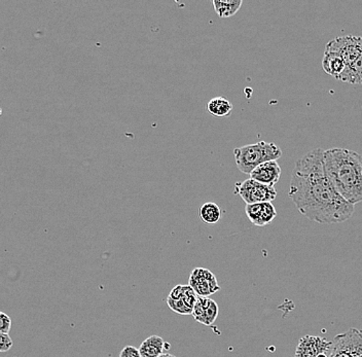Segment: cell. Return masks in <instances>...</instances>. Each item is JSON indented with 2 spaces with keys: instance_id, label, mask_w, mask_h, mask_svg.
I'll use <instances>...</instances> for the list:
<instances>
[{
  "instance_id": "1",
  "label": "cell",
  "mask_w": 362,
  "mask_h": 357,
  "mask_svg": "<svg viewBox=\"0 0 362 357\" xmlns=\"http://www.w3.org/2000/svg\"><path fill=\"white\" fill-rule=\"evenodd\" d=\"M324 152L315 149L296 161L289 196L310 221L326 225L343 223L352 217L355 207L340 195L326 175Z\"/></svg>"
},
{
  "instance_id": "2",
  "label": "cell",
  "mask_w": 362,
  "mask_h": 357,
  "mask_svg": "<svg viewBox=\"0 0 362 357\" xmlns=\"http://www.w3.org/2000/svg\"><path fill=\"white\" fill-rule=\"evenodd\" d=\"M326 175L340 195L349 203L362 202V156L347 149L326 150L324 152Z\"/></svg>"
},
{
  "instance_id": "3",
  "label": "cell",
  "mask_w": 362,
  "mask_h": 357,
  "mask_svg": "<svg viewBox=\"0 0 362 357\" xmlns=\"http://www.w3.org/2000/svg\"><path fill=\"white\" fill-rule=\"evenodd\" d=\"M234 156L238 169L242 173L250 175L259 165L280 159L282 156V151L275 143L259 141L254 145L236 147Z\"/></svg>"
},
{
  "instance_id": "4",
  "label": "cell",
  "mask_w": 362,
  "mask_h": 357,
  "mask_svg": "<svg viewBox=\"0 0 362 357\" xmlns=\"http://www.w3.org/2000/svg\"><path fill=\"white\" fill-rule=\"evenodd\" d=\"M326 354L328 357H362V330L350 328L335 336Z\"/></svg>"
},
{
  "instance_id": "5",
  "label": "cell",
  "mask_w": 362,
  "mask_h": 357,
  "mask_svg": "<svg viewBox=\"0 0 362 357\" xmlns=\"http://www.w3.org/2000/svg\"><path fill=\"white\" fill-rule=\"evenodd\" d=\"M235 194L242 198L246 205L272 202L277 197L275 187L261 184L252 178L236 184Z\"/></svg>"
},
{
  "instance_id": "6",
  "label": "cell",
  "mask_w": 362,
  "mask_h": 357,
  "mask_svg": "<svg viewBox=\"0 0 362 357\" xmlns=\"http://www.w3.org/2000/svg\"><path fill=\"white\" fill-rule=\"evenodd\" d=\"M326 52L339 54L344 59L346 67L350 66L362 53V38L361 36H341L328 41Z\"/></svg>"
},
{
  "instance_id": "7",
  "label": "cell",
  "mask_w": 362,
  "mask_h": 357,
  "mask_svg": "<svg viewBox=\"0 0 362 357\" xmlns=\"http://www.w3.org/2000/svg\"><path fill=\"white\" fill-rule=\"evenodd\" d=\"M198 295L189 285H178L172 289L167 298V304L172 311L178 314H193Z\"/></svg>"
},
{
  "instance_id": "8",
  "label": "cell",
  "mask_w": 362,
  "mask_h": 357,
  "mask_svg": "<svg viewBox=\"0 0 362 357\" xmlns=\"http://www.w3.org/2000/svg\"><path fill=\"white\" fill-rule=\"evenodd\" d=\"M189 285L198 297L208 298L219 291L217 277L212 272L204 268H196L189 276Z\"/></svg>"
},
{
  "instance_id": "9",
  "label": "cell",
  "mask_w": 362,
  "mask_h": 357,
  "mask_svg": "<svg viewBox=\"0 0 362 357\" xmlns=\"http://www.w3.org/2000/svg\"><path fill=\"white\" fill-rule=\"evenodd\" d=\"M331 346V341L318 336L303 337L298 342L294 357H318L320 354H327Z\"/></svg>"
},
{
  "instance_id": "10",
  "label": "cell",
  "mask_w": 362,
  "mask_h": 357,
  "mask_svg": "<svg viewBox=\"0 0 362 357\" xmlns=\"http://www.w3.org/2000/svg\"><path fill=\"white\" fill-rule=\"evenodd\" d=\"M245 212L252 225L257 226L270 225L277 217V211L272 202L248 204L245 207Z\"/></svg>"
},
{
  "instance_id": "11",
  "label": "cell",
  "mask_w": 362,
  "mask_h": 357,
  "mask_svg": "<svg viewBox=\"0 0 362 357\" xmlns=\"http://www.w3.org/2000/svg\"><path fill=\"white\" fill-rule=\"evenodd\" d=\"M281 173H282V170L278 162L270 161V162L263 163L256 167L250 173V178L261 184L275 187V184H278L279 180H280Z\"/></svg>"
},
{
  "instance_id": "12",
  "label": "cell",
  "mask_w": 362,
  "mask_h": 357,
  "mask_svg": "<svg viewBox=\"0 0 362 357\" xmlns=\"http://www.w3.org/2000/svg\"><path fill=\"white\" fill-rule=\"evenodd\" d=\"M345 68H346V63L339 54L324 52V59H322V69L326 75L339 80L340 76L344 73Z\"/></svg>"
},
{
  "instance_id": "13",
  "label": "cell",
  "mask_w": 362,
  "mask_h": 357,
  "mask_svg": "<svg viewBox=\"0 0 362 357\" xmlns=\"http://www.w3.org/2000/svg\"><path fill=\"white\" fill-rule=\"evenodd\" d=\"M166 342L160 336H150L139 347L143 357H159L164 354Z\"/></svg>"
},
{
  "instance_id": "14",
  "label": "cell",
  "mask_w": 362,
  "mask_h": 357,
  "mask_svg": "<svg viewBox=\"0 0 362 357\" xmlns=\"http://www.w3.org/2000/svg\"><path fill=\"white\" fill-rule=\"evenodd\" d=\"M207 112L215 117H228L233 112V104L226 97L212 98L207 103Z\"/></svg>"
},
{
  "instance_id": "15",
  "label": "cell",
  "mask_w": 362,
  "mask_h": 357,
  "mask_svg": "<svg viewBox=\"0 0 362 357\" xmlns=\"http://www.w3.org/2000/svg\"><path fill=\"white\" fill-rule=\"evenodd\" d=\"M215 13L219 18H230L239 12L241 8L242 0H213Z\"/></svg>"
},
{
  "instance_id": "16",
  "label": "cell",
  "mask_w": 362,
  "mask_h": 357,
  "mask_svg": "<svg viewBox=\"0 0 362 357\" xmlns=\"http://www.w3.org/2000/svg\"><path fill=\"white\" fill-rule=\"evenodd\" d=\"M339 80L351 85H362V53L355 62L345 68Z\"/></svg>"
},
{
  "instance_id": "17",
  "label": "cell",
  "mask_w": 362,
  "mask_h": 357,
  "mask_svg": "<svg viewBox=\"0 0 362 357\" xmlns=\"http://www.w3.org/2000/svg\"><path fill=\"white\" fill-rule=\"evenodd\" d=\"M199 217L206 225H215L222 219V210L217 203L208 202L200 207Z\"/></svg>"
},
{
  "instance_id": "18",
  "label": "cell",
  "mask_w": 362,
  "mask_h": 357,
  "mask_svg": "<svg viewBox=\"0 0 362 357\" xmlns=\"http://www.w3.org/2000/svg\"><path fill=\"white\" fill-rule=\"evenodd\" d=\"M200 299L202 302L203 315H204V323L203 324L207 326H212L217 319L218 312H219L217 303L213 301L210 298L200 297Z\"/></svg>"
},
{
  "instance_id": "19",
  "label": "cell",
  "mask_w": 362,
  "mask_h": 357,
  "mask_svg": "<svg viewBox=\"0 0 362 357\" xmlns=\"http://www.w3.org/2000/svg\"><path fill=\"white\" fill-rule=\"evenodd\" d=\"M12 328V319L6 313H0V333L1 334H10Z\"/></svg>"
},
{
  "instance_id": "20",
  "label": "cell",
  "mask_w": 362,
  "mask_h": 357,
  "mask_svg": "<svg viewBox=\"0 0 362 357\" xmlns=\"http://www.w3.org/2000/svg\"><path fill=\"white\" fill-rule=\"evenodd\" d=\"M13 340L10 334H0V352L4 354L12 349Z\"/></svg>"
},
{
  "instance_id": "21",
  "label": "cell",
  "mask_w": 362,
  "mask_h": 357,
  "mask_svg": "<svg viewBox=\"0 0 362 357\" xmlns=\"http://www.w3.org/2000/svg\"><path fill=\"white\" fill-rule=\"evenodd\" d=\"M120 357H143L141 356L139 348L134 347V346H126L120 354Z\"/></svg>"
},
{
  "instance_id": "22",
  "label": "cell",
  "mask_w": 362,
  "mask_h": 357,
  "mask_svg": "<svg viewBox=\"0 0 362 357\" xmlns=\"http://www.w3.org/2000/svg\"><path fill=\"white\" fill-rule=\"evenodd\" d=\"M159 357H176V356H173V354H162V356H159Z\"/></svg>"
},
{
  "instance_id": "23",
  "label": "cell",
  "mask_w": 362,
  "mask_h": 357,
  "mask_svg": "<svg viewBox=\"0 0 362 357\" xmlns=\"http://www.w3.org/2000/svg\"><path fill=\"white\" fill-rule=\"evenodd\" d=\"M318 357H328V356H327L326 354H320V356Z\"/></svg>"
}]
</instances>
